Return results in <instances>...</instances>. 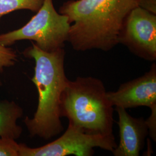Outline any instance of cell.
<instances>
[{
	"instance_id": "6da1fadb",
	"label": "cell",
	"mask_w": 156,
	"mask_h": 156,
	"mask_svg": "<svg viewBox=\"0 0 156 156\" xmlns=\"http://www.w3.org/2000/svg\"><path fill=\"white\" fill-rule=\"evenodd\" d=\"M140 0H68L58 10L70 23L68 42L77 51L116 46L125 18Z\"/></svg>"
},
{
	"instance_id": "7a4b0ae2",
	"label": "cell",
	"mask_w": 156,
	"mask_h": 156,
	"mask_svg": "<svg viewBox=\"0 0 156 156\" xmlns=\"http://www.w3.org/2000/svg\"><path fill=\"white\" fill-rule=\"evenodd\" d=\"M23 52L35 61L31 79L38 93V104L32 119L26 117L24 123L30 136L44 140L58 135L64 131L61 121V97L68 79L65 73L64 48L48 52L33 42Z\"/></svg>"
},
{
	"instance_id": "3957f363",
	"label": "cell",
	"mask_w": 156,
	"mask_h": 156,
	"mask_svg": "<svg viewBox=\"0 0 156 156\" xmlns=\"http://www.w3.org/2000/svg\"><path fill=\"white\" fill-rule=\"evenodd\" d=\"M113 107L102 80L79 76L67 81L61 97L60 115L85 133L113 136Z\"/></svg>"
},
{
	"instance_id": "277c9868",
	"label": "cell",
	"mask_w": 156,
	"mask_h": 156,
	"mask_svg": "<svg viewBox=\"0 0 156 156\" xmlns=\"http://www.w3.org/2000/svg\"><path fill=\"white\" fill-rule=\"evenodd\" d=\"M36 13L22 27L0 34V45L8 47L19 41L30 40L48 52L64 48L70 27L68 17L57 12L53 0H44Z\"/></svg>"
},
{
	"instance_id": "5b68a950",
	"label": "cell",
	"mask_w": 156,
	"mask_h": 156,
	"mask_svg": "<svg viewBox=\"0 0 156 156\" xmlns=\"http://www.w3.org/2000/svg\"><path fill=\"white\" fill-rule=\"evenodd\" d=\"M117 146L113 136L91 134L68 124L65 133L57 140L46 145L31 148L19 144V156H91L94 148L112 152Z\"/></svg>"
},
{
	"instance_id": "8992f818",
	"label": "cell",
	"mask_w": 156,
	"mask_h": 156,
	"mask_svg": "<svg viewBox=\"0 0 156 156\" xmlns=\"http://www.w3.org/2000/svg\"><path fill=\"white\" fill-rule=\"evenodd\" d=\"M118 42L135 56L156 60V14L137 6L128 13L120 28Z\"/></svg>"
},
{
	"instance_id": "52a82bcc",
	"label": "cell",
	"mask_w": 156,
	"mask_h": 156,
	"mask_svg": "<svg viewBox=\"0 0 156 156\" xmlns=\"http://www.w3.org/2000/svg\"><path fill=\"white\" fill-rule=\"evenodd\" d=\"M112 105L127 109L139 106L156 107V65L143 75L122 84L117 91L107 92Z\"/></svg>"
},
{
	"instance_id": "ba28073f",
	"label": "cell",
	"mask_w": 156,
	"mask_h": 156,
	"mask_svg": "<svg viewBox=\"0 0 156 156\" xmlns=\"http://www.w3.org/2000/svg\"><path fill=\"white\" fill-rule=\"evenodd\" d=\"M119 127V144L112 152L115 156H138L149 134L144 117H133L122 107H116Z\"/></svg>"
},
{
	"instance_id": "9c48e42d",
	"label": "cell",
	"mask_w": 156,
	"mask_h": 156,
	"mask_svg": "<svg viewBox=\"0 0 156 156\" xmlns=\"http://www.w3.org/2000/svg\"><path fill=\"white\" fill-rule=\"evenodd\" d=\"M23 109L14 101H0V138L16 140L22 133L23 128L17 124L22 117Z\"/></svg>"
},
{
	"instance_id": "30bf717a",
	"label": "cell",
	"mask_w": 156,
	"mask_h": 156,
	"mask_svg": "<svg viewBox=\"0 0 156 156\" xmlns=\"http://www.w3.org/2000/svg\"><path fill=\"white\" fill-rule=\"evenodd\" d=\"M44 0H0V19L12 12L29 10L37 12L42 5Z\"/></svg>"
},
{
	"instance_id": "8fae6325",
	"label": "cell",
	"mask_w": 156,
	"mask_h": 156,
	"mask_svg": "<svg viewBox=\"0 0 156 156\" xmlns=\"http://www.w3.org/2000/svg\"><path fill=\"white\" fill-rule=\"evenodd\" d=\"M17 61L16 51L11 48L0 45V73L5 68L15 66Z\"/></svg>"
},
{
	"instance_id": "7c38bea8",
	"label": "cell",
	"mask_w": 156,
	"mask_h": 156,
	"mask_svg": "<svg viewBox=\"0 0 156 156\" xmlns=\"http://www.w3.org/2000/svg\"><path fill=\"white\" fill-rule=\"evenodd\" d=\"M19 144L15 140L0 138V156H19Z\"/></svg>"
},
{
	"instance_id": "4fadbf2b",
	"label": "cell",
	"mask_w": 156,
	"mask_h": 156,
	"mask_svg": "<svg viewBox=\"0 0 156 156\" xmlns=\"http://www.w3.org/2000/svg\"><path fill=\"white\" fill-rule=\"evenodd\" d=\"M151 114L149 117L146 120L147 128L149 129V134L151 138L153 140H156V107L151 109Z\"/></svg>"
},
{
	"instance_id": "5bb4252c",
	"label": "cell",
	"mask_w": 156,
	"mask_h": 156,
	"mask_svg": "<svg viewBox=\"0 0 156 156\" xmlns=\"http://www.w3.org/2000/svg\"><path fill=\"white\" fill-rule=\"evenodd\" d=\"M139 6L156 14V0H140Z\"/></svg>"
},
{
	"instance_id": "9a60e30c",
	"label": "cell",
	"mask_w": 156,
	"mask_h": 156,
	"mask_svg": "<svg viewBox=\"0 0 156 156\" xmlns=\"http://www.w3.org/2000/svg\"><path fill=\"white\" fill-rule=\"evenodd\" d=\"M2 85V82L1 80V79L0 78V86H1Z\"/></svg>"
}]
</instances>
